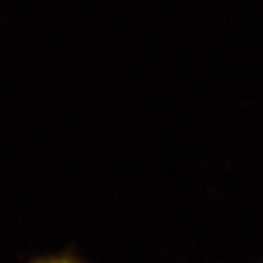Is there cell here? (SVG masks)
<instances>
[{
    "label": "cell",
    "instance_id": "obj_1",
    "mask_svg": "<svg viewBox=\"0 0 263 263\" xmlns=\"http://www.w3.org/2000/svg\"><path fill=\"white\" fill-rule=\"evenodd\" d=\"M35 263H77L73 258L66 257V256H62V257H54V258H47V259H41V261Z\"/></svg>",
    "mask_w": 263,
    "mask_h": 263
}]
</instances>
